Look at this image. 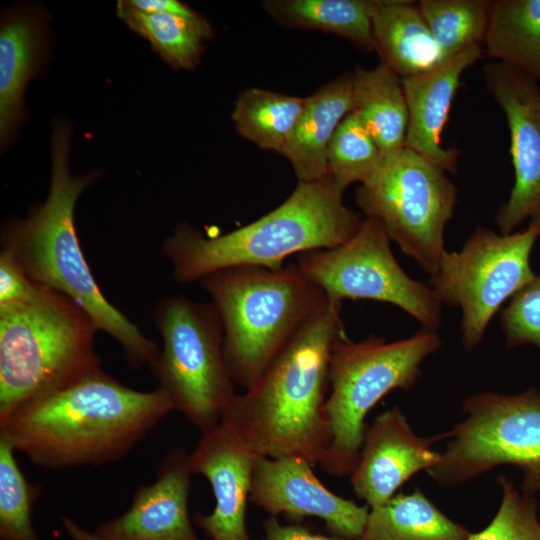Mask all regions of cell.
I'll return each instance as SVG.
<instances>
[{"label":"cell","mask_w":540,"mask_h":540,"mask_svg":"<svg viewBox=\"0 0 540 540\" xmlns=\"http://www.w3.org/2000/svg\"><path fill=\"white\" fill-rule=\"evenodd\" d=\"M370 16L374 50L381 64L401 79L431 70L445 60L418 4L371 0Z\"/></svg>","instance_id":"20"},{"label":"cell","mask_w":540,"mask_h":540,"mask_svg":"<svg viewBox=\"0 0 540 540\" xmlns=\"http://www.w3.org/2000/svg\"><path fill=\"white\" fill-rule=\"evenodd\" d=\"M116 14L175 69L196 67L204 50V41L213 36L212 27L202 16L145 13L129 6L126 0L117 2Z\"/></svg>","instance_id":"26"},{"label":"cell","mask_w":540,"mask_h":540,"mask_svg":"<svg viewBox=\"0 0 540 540\" xmlns=\"http://www.w3.org/2000/svg\"><path fill=\"white\" fill-rule=\"evenodd\" d=\"M16 449L0 434V539L40 540L32 523V507L41 488L24 476Z\"/></svg>","instance_id":"30"},{"label":"cell","mask_w":540,"mask_h":540,"mask_svg":"<svg viewBox=\"0 0 540 540\" xmlns=\"http://www.w3.org/2000/svg\"><path fill=\"white\" fill-rule=\"evenodd\" d=\"M172 411L159 387L136 390L100 368L24 404L0 434L46 469L99 466L124 457Z\"/></svg>","instance_id":"1"},{"label":"cell","mask_w":540,"mask_h":540,"mask_svg":"<svg viewBox=\"0 0 540 540\" xmlns=\"http://www.w3.org/2000/svg\"><path fill=\"white\" fill-rule=\"evenodd\" d=\"M353 76V112L358 116L384 158L405 148L408 110L402 79L383 64L367 70L356 67Z\"/></svg>","instance_id":"22"},{"label":"cell","mask_w":540,"mask_h":540,"mask_svg":"<svg viewBox=\"0 0 540 540\" xmlns=\"http://www.w3.org/2000/svg\"><path fill=\"white\" fill-rule=\"evenodd\" d=\"M35 284L6 249L0 251V307L17 304L29 299Z\"/></svg>","instance_id":"33"},{"label":"cell","mask_w":540,"mask_h":540,"mask_svg":"<svg viewBox=\"0 0 540 540\" xmlns=\"http://www.w3.org/2000/svg\"><path fill=\"white\" fill-rule=\"evenodd\" d=\"M262 6L282 25L335 34L374 50L369 0H268Z\"/></svg>","instance_id":"25"},{"label":"cell","mask_w":540,"mask_h":540,"mask_svg":"<svg viewBox=\"0 0 540 540\" xmlns=\"http://www.w3.org/2000/svg\"><path fill=\"white\" fill-rule=\"evenodd\" d=\"M539 237V220L510 234L479 226L459 251L443 253L429 286L442 304L460 307L465 350L479 345L502 304L536 276L530 256Z\"/></svg>","instance_id":"11"},{"label":"cell","mask_w":540,"mask_h":540,"mask_svg":"<svg viewBox=\"0 0 540 540\" xmlns=\"http://www.w3.org/2000/svg\"><path fill=\"white\" fill-rule=\"evenodd\" d=\"M359 215L343 202L328 176L298 182L291 195L261 218L218 236L179 224L161 246L174 279L182 284L231 267L279 269L293 255L337 247L359 230Z\"/></svg>","instance_id":"4"},{"label":"cell","mask_w":540,"mask_h":540,"mask_svg":"<svg viewBox=\"0 0 540 540\" xmlns=\"http://www.w3.org/2000/svg\"><path fill=\"white\" fill-rule=\"evenodd\" d=\"M192 475L188 454L182 448L169 450L156 480L138 486L128 510L94 532L103 540H202L189 517Z\"/></svg>","instance_id":"17"},{"label":"cell","mask_w":540,"mask_h":540,"mask_svg":"<svg viewBox=\"0 0 540 540\" xmlns=\"http://www.w3.org/2000/svg\"><path fill=\"white\" fill-rule=\"evenodd\" d=\"M471 46L424 73L402 79L408 110L405 147L429 159L447 173H456L460 151L444 148L441 133L463 72L482 56Z\"/></svg>","instance_id":"18"},{"label":"cell","mask_w":540,"mask_h":540,"mask_svg":"<svg viewBox=\"0 0 540 540\" xmlns=\"http://www.w3.org/2000/svg\"><path fill=\"white\" fill-rule=\"evenodd\" d=\"M256 457L222 420L202 432L188 454L191 473L204 476L215 497L212 512L199 514L195 519L212 540H251L246 511Z\"/></svg>","instance_id":"15"},{"label":"cell","mask_w":540,"mask_h":540,"mask_svg":"<svg viewBox=\"0 0 540 540\" xmlns=\"http://www.w3.org/2000/svg\"><path fill=\"white\" fill-rule=\"evenodd\" d=\"M382 224L366 217L345 243L298 256L303 274L332 300L368 299L393 304L423 328L441 326L442 303L435 291L412 279L397 262Z\"/></svg>","instance_id":"12"},{"label":"cell","mask_w":540,"mask_h":540,"mask_svg":"<svg viewBox=\"0 0 540 540\" xmlns=\"http://www.w3.org/2000/svg\"><path fill=\"white\" fill-rule=\"evenodd\" d=\"M250 501L271 515L314 516L338 536L362 538L369 509L331 492L299 457L255 458Z\"/></svg>","instance_id":"14"},{"label":"cell","mask_w":540,"mask_h":540,"mask_svg":"<svg viewBox=\"0 0 540 540\" xmlns=\"http://www.w3.org/2000/svg\"><path fill=\"white\" fill-rule=\"evenodd\" d=\"M153 322L162 347L151 365L159 388L202 432L215 426L236 396L224 356V331L213 303L184 296L158 302Z\"/></svg>","instance_id":"8"},{"label":"cell","mask_w":540,"mask_h":540,"mask_svg":"<svg viewBox=\"0 0 540 540\" xmlns=\"http://www.w3.org/2000/svg\"><path fill=\"white\" fill-rule=\"evenodd\" d=\"M491 1L421 0L419 10L445 59L484 41Z\"/></svg>","instance_id":"28"},{"label":"cell","mask_w":540,"mask_h":540,"mask_svg":"<svg viewBox=\"0 0 540 540\" xmlns=\"http://www.w3.org/2000/svg\"><path fill=\"white\" fill-rule=\"evenodd\" d=\"M352 73L325 84L306 98V105L284 156L298 182L329 176L327 149L341 121L353 110Z\"/></svg>","instance_id":"21"},{"label":"cell","mask_w":540,"mask_h":540,"mask_svg":"<svg viewBox=\"0 0 540 540\" xmlns=\"http://www.w3.org/2000/svg\"><path fill=\"white\" fill-rule=\"evenodd\" d=\"M63 529L71 540H103L95 532H90L69 516H62Z\"/></svg>","instance_id":"36"},{"label":"cell","mask_w":540,"mask_h":540,"mask_svg":"<svg viewBox=\"0 0 540 540\" xmlns=\"http://www.w3.org/2000/svg\"><path fill=\"white\" fill-rule=\"evenodd\" d=\"M466 527L444 515L416 489L394 495L371 508L362 535L364 540H467Z\"/></svg>","instance_id":"24"},{"label":"cell","mask_w":540,"mask_h":540,"mask_svg":"<svg viewBox=\"0 0 540 540\" xmlns=\"http://www.w3.org/2000/svg\"><path fill=\"white\" fill-rule=\"evenodd\" d=\"M71 135L67 121H54L48 196L27 217L5 223L1 248L14 256L35 284L67 296L98 330L118 342L131 369L150 367L159 347L103 295L81 249L75 207L100 173L71 175Z\"/></svg>","instance_id":"3"},{"label":"cell","mask_w":540,"mask_h":540,"mask_svg":"<svg viewBox=\"0 0 540 540\" xmlns=\"http://www.w3.org/2000/svg\"><path fill=\"white\" fill-rule=\"evenodd\" d=\"M132 8L145 13L166 12L187 17H199V13L177 0H126Z\"/></svg>","instance_id":"35"},{"label":"cell","mask_w":540,"mask_h":540,"mask_svg":"<svg viewBox=\"0 0 540 540\" xmlns=\"http://www.w3.org/2000/svg\"><path fill=\"white\" fill-rule=\"evenodd\" d=\"M483 44L488 57L540 80V0L491 1Z\"/></svg>","instance_id":"23"},{"label":"cell","mask_w":540,"mask_h":540,"mask_svg":"<svg viewBox=\"0 0 540 540\" xmlns=\"http://www.w3.org/2000/svg\"><path fill=\"white\" fill-rule=\"evenodd\" d=\"M263 527L265 532V540H364L362 538H331L318 534H313L308 529L302 526L281 525L274 516L268 518L264 522Z\"/></svg>","instance_id":"34"},{"label":"cell","mask_w":540,"mask_h":540,"mask_svg":"<svg viewBox=\"0 0 540 540\" xmlns=\"http://www.w3.org/2000/svg\"><path fill=\"white\" fill-rule=\"evenodd\" d=\"M447 432L430 438L417 436L402 410L395 406L367 428L350 483L370 508L385 504L414 474L437 464L440 453L431 445Z\"/></svg>","instance_id":"16"},{"label":"cell","mask_w":540,"mask_h":540,"mask_svg":"<svg viewBox=\"0 0 540 540\" xmlns=\"http://www.w3.org/2000/svg\"><path fill=\"white\" fill-rule=\"evenodd\" d=\"M498 482L502 500L492 521L467 540H540L537 501L517 489L505 475Z\"/></svg>","instance_id":"31"},{"label":"cell","mask_w":540,"mask_h":540,"mask_svg":"<svg viewBox=\"0 0 540 540\" xmlns=\"http://www.w3.org/2000/svg\"><path fill=\"white\" fill-rule=\"evenodd\" d=\"M484 78L510 132L515 182L495 215L500 233L510 234L526 219L540 221V87L525 72L500 62L485 65Z\"/></svg>","instance_id":"13"},{"label":"cell","mask_w":540,"mask_h":540,"mask_svg":"<svg viewBox=\"0 0 540 540\" xmlns=\"http://www.w3.org/2000/svg\"><path fill=\"white\" fill-rule=\"evenodd\" d=\"M305 105L306 98L250 88L238 96L231 119L242 137L283 155Z\"/></svg>","instance_id":"27"},{"label":"cell","mask_w":540,"mask_h":540,"mask_svg":"<svg viewBox=\"0 0 540 540\" xmlns=\"http://www.w3.org/2000/svg\"><path fill=\"white\" fill-rule=\"evenodd\" d=\"M345 338L341 302L327 297L221 420L256 456L320 464L330 444V358Z\"/></svg>","instance_id":"2"},{"label":"cell","mask_w":540,"mask_h":540,"mask_svg":"<svg viewBox=\"0 0 540 540\" xmlns=\"http://www.w3.org/2000/svg\"><path fill=\"white\" fill-rule=\"evenodd\" d=\"M505 348L532 344L540 349V275L535 276L511 298L500 313Z\"/></svg>","instance_id":"32"},{"label":"cell","mask_w":540,"mask_h":540,"mask_svg":"<svg viewBox=\"0 0 540 540\" xmlns=\"http://www.w3.org/2000/svg\"><path fill=\"white\" fill-rule=\"evenodd\" d=\"M467 417L447 432V447L427 470L443 486L465 483L499 465L523 472L520 491H540V391L481 392L463 402Z\"/></svg>","instance_id":"9"},{"label":"cell","mask_w":540,"mask_h":540,"mask_svg":"<svg viewBox=\"0 0 540 540\" xmlns=\"http://www.w3.org/2000/svg\"><path fill=\"white\" fill-rule=\"evenodd\" d=\"M384 157L358 116L350 112L337 127L327 149L328 174L344 192L351 184L365 183Z\"/></svg>","instance_id":"29"},{"label":"cell","mask_w":540,"mask_h":540,"mask_svg":"<svg viewBox=\"0 0 540 540\" xmlns=\"http://www.w3.org/2000/svg\"><path fill=\"white\" fill-rule=\"evenodd\" d=\"M436 331L421 328L409 338L387 342L370 335L363 341H338L330 358L326 410L330 444L320 462L334 476L351 474L362 449L365 418L390 391L409 390L421 376V364L439 350Z\"/></svg>","instance_id":"7"},{"label":"cell","mask_w":540,"mask_h":540,"mask_svg":"<svg viewBox=\"0 0 540 540\" xmlns=\"http://www.w3.org/2000/svg\"><path fill=\"white\" fill-rule=\"evenodd\" d=\"M50 36L45 12L36 5H17L3 13L0 25V142L5 148L25 115L29 81L44 67Z\"/></svg>","instance_id":"19"},{"label":"cell","mask_w":540,"mask_h":540,"mask_svg":"<svg viewBox=\"0 0 540 540\" xmlns=\"http://www.w3.org/2000/svg\"><path fill=\"white\" fill-rule=\"evenodd\" d=\"M446 173L405 147L384 158L355 194L366 217L378 220L390 240L431 276L446 251L444 230L457 203Z\"/></svg>","instance_id":"10"},{"label":"cell","mask_w":540,"mask_h":540,"mask_svg":"<svg viewBox=\"0 0 540 540\" xmlns=\"http://www.w3.org/2000/svg\"><path fill=\"white\" fill-rule=\"evenodd\" d=\"M97 331L75 302L39 285L29 299L0 307V422L100 369Z\"/></svg>","instance_id":"5"},{"label":"cell","mask_w":540,"mask_h":540,"mask_svg":"<svg viewBox=\"0 0 540 540\" xmlns=\"http://www.w3.org/2000/svg\"><path fill=\"white\" fill-rule=\"evenodd\" d=\"M199 282L222 322L229 374L245 390L327 299L296 263L279 269L231 267Z\"/></svg>","instance_id":"6"}]
</instances>
